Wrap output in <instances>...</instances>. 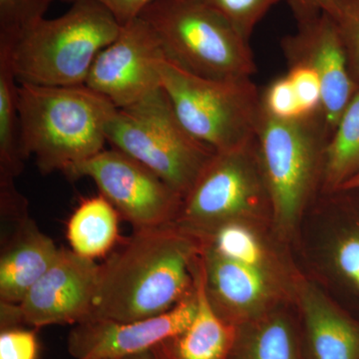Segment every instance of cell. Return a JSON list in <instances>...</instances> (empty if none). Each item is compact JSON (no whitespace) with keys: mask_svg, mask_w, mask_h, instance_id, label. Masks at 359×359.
Instances as JSON below:
<instances>
[{"mask_svg":"<svg viewBox=\"0 0 359 359\" xmlns=\"http://www.w3.org/2000/svg\"><path fill=\"white\" fill-rule=\"evenodd\" d=\"M197 248L175 223L134 230L100 264L89 320H146L173 309L195 290Z\"/></svg>","mask_w":359,"mask_h":359,"instance_id":"cell-1","label":"cell"},{"mask_svg":"<svg viewBox=\"0 0 359 359\" xmlns=\"http://www.w3.org/2000/svg\"><path fill=\"white\" fill-rule=\"evenodd\" d=\"M18 105L23 157L33 158L43 175H66L103 151L117 110L86 85L18 83Z\"/></svg>","mask_w":359,"mask_h":359,"instance_id":"cell-2","label":"cell"},{"mask_svg":"<svg viewBox=\"0 0 359 359\" xmlns=\"http://www.w3.org/2000/svg\"><path fill=\"white\" fill-rule=\"evenodd\" d=\"M114 16L93 0H75L55 18H43L15 41L0 40L9 49L20 84L85 85L98 54L121 32Z\"/></svg>","mask_w":359,"mask_h":359,"instance_id":"cell-3","label":"cell"},{"mask_svg":"<svg viewBox=\"0 0 359 359\" xmlns=\"http://www.w3.org/2000/svg\"><path fill=\"white\" fill-rule=\"evenodd\" d=\"M140 18L154 30L165 58L189 73L231 79L257 72L250 41L201 0H154Z\"/></svg>","mask_w":359,"mask_h":359,"instance_id":"cell-4","label":"cell"},{"mask_svg":"<svg viewBox=\"0 0 359 359\" xmlns=\"http://www.w3.org/2000/svg\"><path fill=\"white\" fill-rule=\"evenodd\" d=\"M106 139L111 148L154 172L183 200L216 153L187 131L163 88L133 105L117 108Z\"/></svg>","mask_w":359,"mask_h":359,"instance_id":"cell-5","label":"cell"},{"mask_svg":"<svg viewBox=\"0 0 359 359\" xmlns=\"http://www.w3.org/2000/svg\"><path fill=\"white\" fill-rule=\"evenodd\" d=\"M160 75L177 117L197 140L224 152L256 138L263 107L252 78L201 77L165 57Z\"/></svg>","mask_w":359,"mask_h":359,"instance_id":"cell-6","label":"cell"},{"mask_svg":"<svg viewBox=\"0 0 359 359\" xmlns=\"http://www.w3.org/2000/svg\"><path fill=\"white\" fill-rule=\"evenodd\" d=\"M332 132L323 112L280 120L262 111L256 142L276 223L290 228L323 180Z\"/></svg>","mask_w":359,"mask_h":359,"instance_id":"cell-7","label":"cell"},{"mask_svg":"<svg viewBox=\"0 0 359 359\" xmlns=\"http://www.w3.org/2000/svg\"><path fill=\"white\" fill-rule=\"evenodd\" d=\"M269 202L256 138L242 147L216 152L188 195L175 224L210 236L222 224L256 212Z\"/></svg>","mask_w":359,"mask_h":359,"instance_id":"cell-8","label":"cell"},{"mask_svg":"<svg viewBox=\"0 0 359 359\" xmlns=\"http://www.w3.org/2000/svg\"><path fill=\"white\" fill-rule=\"evenodd\" d=\"M66 176L91 179L134 230L175 223L183 204V198L154 172L114 148L104 149Z\"/></svg>","mask_w":359,"mask_h":359,"instance_id":"cell-9","label":"cell"},{"mask_svg":"<svg viewBox=\"0 0 359 359\" xmlns=\"http://www.w3.org/2000/svg\"><path fill=\"white\" fill-rule=\"evenodd\" d=\"M100 264L60 248L50 268L18 304H0L1 330L78 325L90 320Z\"/></svg>","mask_w":359,"mask_h":359,"instance_id":"cell-10","label":"cell"},{"mask_svg":"<svg viewBox=\"0 0 359 359\" xmlns=\"http://www.w3.org/2000/svg\"><path fill=\"white\" fill-rule=\"evenodd\" d=\"M165 57L151 26L137 18L98 54L86 86L109 99L116 108L143 100L162 88L160 63Z\"/></svg>","mask_w":359,"mask_h":359,"instance_id":"cell-11","label":"cell"},{"mask_svg":"<svg viewBox=\"0 0 359 359\" xmlns=\"http://www.w3.org/2000/svg\"><path fill=\"white\" fill-rule=\"evenodd\" d=\"M292 9L297 29L283 37L280 46L289 66H308L320 77L321 112L332 135L359 86L349 72L344 45L330 14L301 7Z\"/></svg>","mask_w":359,"mask_h":359,"instance_id":"cell-12","label":"cell"},{"mask_svg":"<svg viewBox=\"0 0 359 359\" xmlns=\"http://www.w3.org/2000/svg\"><path fill=\"white\" fill-rule=\"evenodd\" d=\"M197 311L195 290L173 309L146 320H91L75 325L67 339L74 359H125L185 332Z\"/></svg>","mask_w":359,"mask_h":359,"instance_id":"cell-13","label":"cell"},{"mask_svg":"<svg viewBox=\"0 0 359 359\" xmlns=\"http://www.w3.org/2000/svg\"><path fill=\"white\" fill-rule=\"evenodd\" d=\"M0 304H18L55 261L60 248L40 230L28 207L0 212Z\"/></svg>","mask_w":359,"mask_h":359,"instance_id":"cell-14","label":"cell"},{"mask_svg":"<svg viewBox=\"0 0 359 359\" xmlns=\"http://www.w3.org/2000/svg\"><path fill=\"white\" fill-rule=\"evenodd\" d=\"M205 292L217 313L250 311L269 294V282L262 266H250L219 256L204 247L202 263Z\"/></svg>","mask_w":359,"mask_h":359,"instance_id":"cell-15","label":"cell"},{"mask_svg":"<svg viewBox=\"0 0 359 359\" xmlns=\"http://www.w3.org/2000/svg\"><path fill=\"white\" fill-rule=\"evenodd\" d=\"M197 311L185 332L161 342L151 351L155 359H226L231 335L205 292L202 264L196 266Z\"/></svg>","mask_w":359,"mask_h":359,"instance_id":"cell-16","label":"cell"},{"mask_svg":"<svg viewBox=\"0 0 359 359\" xmlns=\"http://www.w3.org/2000/svg\"><path fill=\"white\" fill-rule=\"evenodd\" d=\"M302 309L313 359H359V323L313 287L302 294Z\"/></svg>","mask_w":359,"mask_h":359,"instance_id":"cell-17","label":"cell"},{"mask_svg":"<svg viewBox=\"0 0 359 359\" xmlns=\"http://www.w3.org/2000/svg\"><path fill=\"white\" fill-rule=\"evenodd\" d=\"M120 215L103 195L81 201L67 223L70 250L95 261L105 257L119 238Z\"/></svg>","mask_w":359,"mask_h":359,"instance_id":"cell-18","label":"cell"},{"mask_svg":"<svg viewBox=\"0 0 359 359\" xmlns=\"http://www.w3.org/2000/svg\"><path fill=\"white\" fill-rule=\"evenodd\" d=\"M339 226L330 241L332 271L359 306V189L335 191Z\"/></svg>","mask_w":359,"mask_h":359,"instance_id":"cell-19","label":"cell"},{"mask_svg":"<svg viewBox=\"0 0 359 359\" xmlns=\"http://www.w3.org/2000/svg\"><path fill=\"white\" fill-rule=\"evenodd\" d=\"M18 93L8 46L0 42V180H15L25 168Z\"/></svg>","mask_w":359,"mask_h":359,"instance_id":"cell-20","label":"cell"},{"mask_svg":"<svg viewBox=\"0 0 359 359\" xmlns=\"http://www.w3.org/2000/svg\"><path fill=\"white\" fill-rule=\"evenodd\" d=\"M359 171V88L346 106L325 153L323 186L328 193L339 190Z\"/></svg>","mask_w":359,"mask_h":359,"instance_id":"cell-21","label":"cell"},{"mask_svg":"<svg viewBox=\"0 0 359 359\" xmlns=\"http://www.w3.org/2000/svg\"><path fill=\"white\" fill-rule=\"evenodd\" d=\"M209 238L211 241L207 245L219 256L238 263L262 266L263 250L254 233L243 224L229 222L219 226Z\"/></svg>","mask_w":359,"mask_h":359,"instance_id":"cell-22","label":"cell"},{"mask_svg":"<svg viewBox=\"0 0 359 359\" xmlns=\"http://www.w3.org/2000/svg\"><path fill=\"white\" fill-rule=\"evenodd\" d=\"M214 9L245 40L250 41L257 25L283 0H201Z\"/></svg>","mask_w":359,"mask_h":359,"instance_id":"cell-23","label":"cell"},{"mask_svg":"<svg viewBox=\"0 0 359 359\" xmlns=\"http://www.w3.org/2000/svg\"><path fill=\"white\" fill-rule=\"evenodd\" d=\"M248 359H297L290 325L282 318L264 323L250 340Z\"/></svg>","mask_w":359,"mask_h":359,"instance_id":"cell-24","label":"cell"},{"mask_svg":"<svg viewBox=\"0 0 359 359\" xmlns=\"http://www.w3.org/2000/svg\"><path fill=\"white\" fill-rule=\"evenodd\" d=\"M55 0H0V40L15 41L45 18Z\"/></svg>","mask_w":359,"mask_h":359,"instance_id":"cell-25","label":"cell"},{"mask_svg":"<svg viewBox=\"0 0 359 359\" xmlns=\"http://www.w3.org/2000/svg\"><path fill=\"white\" fill-rule=\"evenodd\" d=\"M328 14L344 45L349 72L359 86V0H335Z\"/></svg>","mask_w":359,"mask_h":359,"instance_id":"cell-26","label":"cell"},{"mask_svg":"<svg viewBox=\"0 0 359 359\" xmlns=\"http://www.w3.org/2000/svg\"><path fill=\"white\" fill-rule=\"evenodd\" d=\"M261 100L264 112L276 119L295 120L306 116L287 75L271 82L261 93Z\"/></svg>","mask_w":359,"mask_h":359,"instance_id":"cell-27","label":"cell"},{"mask_svg":"<svg viewBox=\"0 0 359 359\" xmlns=\"http://www.w3.org/2000/svg\"><path fill=\"white\" fill-rule=\"evenodd\" d=\"M304 115H313L321 110L323 88L316 71L304 65H290L287 72Z\"/></svg>","mask_w":359,"mask_h":359,"instance_id":"cell-28","label":"cell"},{"mask_svg":"<svg viewBox=\"0 0 359 359\" xmlns=\"http://www.w3.org/2000/svg\"><path fill=\"white\" fill-rule=\"evenodd\" d=\"M36 328L11 327L0 334V359H39Z\"/></svg>","mask_w":359,"mask_h":359,"instance_id":"cell-29","label":"cell"},{"mask_svg":"<svg viewBox=\"0 0 359 359\" xmlns=\"http://www.w3.org/2000/svg\"><path fill=\"white\" fill-rule=\"evenodd\" d=\"M65 1L73 2L75 0H65ZM93 1L107 9L119 25L124 26L140 18L143 11L154 0H93Z\"/></svg>","mask_w":359,"mask_h":359,"instance_id":"cell-30","label":"cell"},{"mask_svg":"<svg viewBox=\"0 0 359 359\" xmlns=\"http://www.w3.org/2000/svg\"><path fill=\"white\" fill-rule=\"evenodd\" d=\"M290 7L311 9L330 13L334 8L335 0H289Z\"/></svg>","mask_w":359,"mask_h":359,"instance_id":"cell-31","label":"cell"},{"mask_svg":"<svg viewBox=\"0 0 359 359\" xmlns=\"http://www.w3.org/2000/svg\"><path fill=\"white\" fill-rule=\"evenodd\" d=\"M340 189H359V171L346 181Z\"/></svg>","mask_w":359,"mask_h":359,"instance_id":"cell-32","label":"cell"},{"mask_svg":"<svg viewBox=\"0 0 359 359\" xmlns=\"http://www.w3.org/2000/svg\"><path fill=\"white\" fill-rule=\"evenodd\" d=\"M125 359H155V358L151 351H147V353L137 354V355L130 356Z\"/></svg>","mask_w":359,"mask_h":359,"instance_id":"cell-33","label":"cell"}]
</instances>
